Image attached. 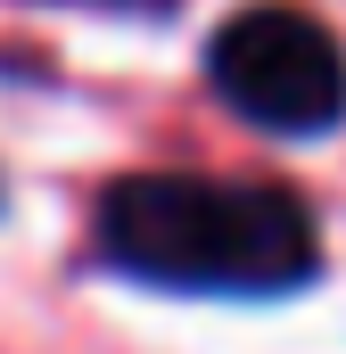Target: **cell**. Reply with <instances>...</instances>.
<instances>
[{
    "label": "cell",
    "instance_id": "cell-3",
    "mask_svg": "<svg viewBox=\"0 0 346 354\" xmlns=\"http://www.w3.org/2000/svg\"><path fill=\"white\" fill-rule=\"evenodd\" d=\"M99 8H140V0H99Z\"/></svg>",
    "mask_w": 346,
    "mask_h": 354
},
{
    "label": "cell",
    "instance_id": "cell-2",
    "mask_svg": "<svg viewBox=\"0 0 346 354\" xmlns=\"http://www.w3.org/2000/svg\"><path fill=\"white\" fill-rule=\"evenodd\" d=\"M215 91L264 132H330L346 115V50L297 8H248L206 50Z\"/></svg>",
    "mask_w": 346,
    "mask_h": 354
},
{
    "label": "cell",
    "instance_id": "cell-1",
    "mask_svg": "<svg viewBox=\"0 0 346 354\" xmlns=\"http://www.w3.org/2000/svg\"><path fill=\"white\" fill-rule=\"evenodd\" d=\"M99 264L190 297H289L322 264L313 206L280 181L124 174L91 214Z\"/></svg>",
    "mask_w": 346,
    "mask_h": 354
}]
</instances>
